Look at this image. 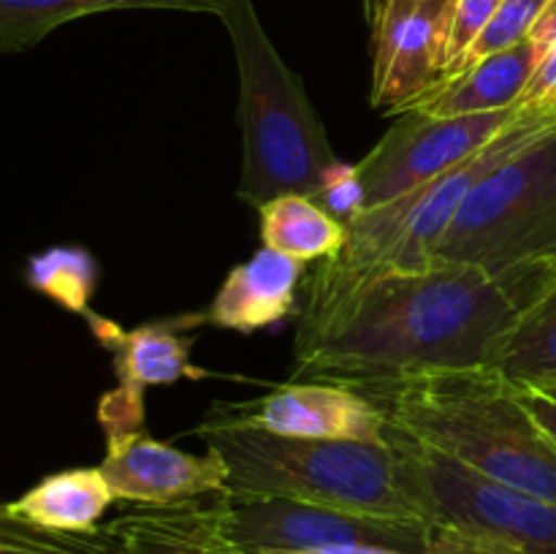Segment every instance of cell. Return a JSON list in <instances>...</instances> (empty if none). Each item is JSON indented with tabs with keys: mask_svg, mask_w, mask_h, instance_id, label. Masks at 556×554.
Masks as SVG:
<instances>
[{
	"mask_svg": "<svg viewBox=\"0 0 556 554\" xmlns=\"http://www.w3.org/2000/svg\"><path fill=\"white\" fill-rule=\"evenodd\" d=\"M427 554H510L500 543L448 525H432Z\"/></svg>",
	"mask_w": 556,
	"mask_h": 554,
	"instance_id": "cell-27",
	"label": "cell"
},
{
	"mask_svg": "<svg viewBox=\"0 0 556 554\" xmlns=\"http://www.w3.org/2000/svg\"><path fill=\"white\" fill-rule=\"evenodd\" d=\"M372 402L402 432L467 470L556 503V443L497 369L478 364L413 375Z\"/></svg>",
	"mask_w": 556,
	"mask_h": 554,
	"instance_id": "cell-2",
	"label": "cell"
},
{
	"mask_svg": "<svg viewBox=\"0 0 556 554\" xmlns=\"http://www.w3.org/2000/svg\"><path fill=\"white\" fill-rule=\"evenodd\" d=\"M302 277V261L261 244L220 282L210 307L204 310L206 324L239 335L271 329L296 313Z\"/></svg>",
	"mask_w": 556,
	"mask_h": 554,
	"instance_id": "cell-15",
	"label": "cell"
},
{
	"mask_svg": "<svg viewBox=\"0 0 556 554\" xmlns=\"http://www.w3.org/2000/svg\"><path fill=\"white\" fill-rule=\"evenodd\" d=\"M226 494L174 505H136L109 521L119 554H248L226 525Z\"/></svg>",
	"mask_w": 556,
	"mask_h": 554,
	"instance_id": "cell-14",
	"label": "cell"
},
{
	"mask_svg": "<svg viewBox=\"0 0 556 554\" xmlns=\"http://www.w3.org/2000/svg\"><path fill=\"white\" fill-rule=\"evenodd\" d=\"M226 525L248 554H302L315 549L372 543L427 554L432 525L421 519L356 514L288 498H228Z\"/></svg>",
	"mask_w": 556,
	"mask_h": 554,
	"instance_id": "cell-9",
	"label": "cell"
},
{
	"mask_svg": "<svg viewBox=\"0 0 556 554\" xmlns=\"http://www.w3.org/2000/svg\"><path fill=\"white\" fill-rule=\"evenodd\" d=\"M25 280L33 291L43 293L68 313L87 315L98 286V264L81 244H54L33 253L25 264Z\"/></svg>",
	"mask_w": 556,
	"mask_h": 554,
	"instance_id": "cell-21",
	"label": "cell"
},
{
	"mask_svg": "<svg viewBox=\"0 0 556 554\" xmlns=\"http://www.w3.org/2000/svg\"><path fill=\"white\" fill-rule=\"evenodd\" d=\"M92 337L112 353L117 389L98 400V424L103 435L144 429V394L152 386H174L185 378H210V369L193 364V348L199 326L206 313H182L172 318L150 320L136 329H123L117 320L103 315H87Z\"/></svg>",
	"mask_w": 556,
	"mask_h": 554,
	"instance_id": "cell-10",
	"label": "cell"
},
{
	"mask_svg": "<svg viewBox=\"0 0 556 554\" xmlns=\"http://www.w3.org/2000/svg\"><path fill=\"white\" fill-rule=\"evenodd\" d=\"M226 0H0V52H25L65 22L106 11H185L220 16Z\"/></svg>",
	"mask_w": 556,
	"mask_h": 554,
	"instance_id": "cell-17",
	"label": "cell"
},
{
	"mask_svg": "<svg viewBox=\"0 0 556 554\" xmlns=\"http://www.w3.org/2000/svg\"><path fill=\"white\" fill-rule=\"evenodd\" d=\"M552 125H556V117L521 106V117L467 163L345 223V248L334 259L320 261L313 272L304 288L302 313L331 307L380 275H416L432 269L434 253L467 193L494 166L525 150Z\"/></svg>",
	"mask_w": 556,
	"mask_h": 554,
	"instance_id": "cell-5",
	"label": "cell"
},
{
	"mask_svg": "<svg viewBox=\"0 0 556 554\" xmlns=\"http://www.w3.org/2000/svg\"><path fill=\"white\" fill-rule=\"evenodd\" d=\"M114 498L136 505H174L226 494L228 467L217 451L190 454L150 438L144 429L106 435V456L98 465Z\"/></svg>",
	"mask_w": 556,
	"mask_h": 554,
	"instance_id": "cell-13",
	"label": "cell"
},
{
	"mask_svg": "<svg viewBox=\"0 0 556 554\" xmlns=\"http://www.w3.org/2000/svg\"><path fill=\"white\" fill-rule=\"evenodd\" d=\"M302 554H413V552H400V549H389V546H372V543H348V546L315 549V552H302Z\"/></svg>",
	"mask_w": 556,
	"mask_h": 554,
	"instance_id": "cell-29",
	"label": "cell"
},
{
	"mask_svg": "<svg viewBox=\"0 0 556 554\" xmlns=\"http://www.w3.org/2000/svg\"><path fill=\"white\" fill-rule=\"evenodd\" d=\"M331 217L342 223H351L364 212V188L358 172L353 163L337 161L334 166L326 172L324 182H320L318 193L313 196Z\"/></svg>",
	"mask_w": 556,
	"mask_h": 554,
	"instance_id": "cell-26",
	"label": "cell"
},
{
	"mask_svg": "<svg viewBox=\"0 0 556 554\" xmlns=\"http://www.w3.org/2000/svg\"><path fill=\"white\" fill-rule=\"evenodd\" d=\"M535 63V41L527 38L516 47L489 54L478 63L465 65L456 74L445 76L413 109L434 114V117H462V114H489L514 109L519 106L521 96L530 85Z\"/></svg>",
	"mask_w": 556,
	"mask_h": 554,
	"instance_id": "cell-16",
	"label": "cell"
},
{
	"mask_svg": "<svg viewBox=\"0 0 556 554\" xmlns=\"http://www.w3.org/2000/svg\"><path fill=\"white\" fill-rule=\"evenodd\" d=\"M556 255V125L467 193L434 261L514 269Z\"/></svg>",
	"mask_w": 556,
	"mask_h": 554,
	"instance_id": "cell-6",
	"label": "cell"
},
{
	"mask_svg": "<svg viewBox=\"0 0 556 554\" xmlns=\"http://www.w3.org/2000/svg\"><path fill=\"white\" fill-rule=\"evenodd\" d=\"M538 391H543V394L552 396V400H556V386H546V389H538Z\"/></svg>",
	"mask_w": 556,
	"mask_h": 554,
	"instance_id": "cell-31",
	"label": "cell"
},
{
	"mask_svg": "<svg viewBox=\"0 0 556 554\" xmlns=\"http://www.w3.org/2000/svg\"><path fill=\"white\" fill-rule=\"evenodd\" d=\"M0 554H119V541L109 525L90 532L43 530L0 503Z\"/></svg>",
	"mask_w": 556,
	"mask_h": 554,
	"instance_id": "cell-22",
	"label": "cell"
},
{
	"mask_svg": "<svg viewBox=\"0 0 556 554\" xmlns=\"http://www.w3.org/2000/svg\"><path fill=\"white\" fill-rule=\"evenodd\" d=\"M220 22L231 38L239 76L242 174L237 199L253 210L288 193L313 199L340 158L302 76L280 58L253 0H226Z\"/></svg>",
	"mask_w": 556,
	"mask_h": 554,
	"instance_id": "cell-4",
	"label": "cell"
},
{
	"mask_svg": "<svg viewBox=\"0 0 556 554\" xmlns=\"http://www.w3.org/2000/svg\"><path fill=\"white\" fill-rule=\"evenodd\" d=\"M266 248L302 261L334 259L345 248V223L331 217L315 199L302 193L277 196L258 210Z\"/></svg>",
	"mask_w": 556,
	"mask_h": 554,
	"instance_id": "cell-20",
	"label": "cell"
},
{
	"mask_svg": "<svg viewBox=\"0 0 556 554\" xmlns=\"http://www.w3.org/2000/svg\"><path fill=\"white\" fill-rule=\"evenodd\" d=\"M497 5L500 0H456L454 16H451L448 65H445V76L454 74V71L459 68L472 43H476L478 38H481V33L486 30L489 20L494 16Z\"/></svg>",
	"mask_w": 556,
	"mask_h": 554,
	"instance_id": "cell-25",
	"label": "cell"
},
{
	"mask_svg": "<svg viewBox=\"0 0 556 554\" xmlns=\"http://www.w3.org/2000/svg\"><path fill=\"white\" fill-rule=\"evenodd\" d=\"M556 280L554 259L505 272L443 264L375 277L331 307L299 313L291 380L378 396L413 375L486 364L494 342Z\"/></svg>",
	"mask_w": 556,
	"mask_h": 554,
	"instance_id": "cell-1",
	"label": "cell"
},
{
	"mask_svg": "<svg viewBox=\"0 0 556 554\" xmlns=\"http://www.w3.org/2000/svg\"><path fill=\"white\" fill-rule=\"evenodd\" d=\"M519 117L521 103L503 112L462 117H434L418 109L402 112L383 139L356 163L364 212L378 210L467 163Z\"/></svg>",
	"mask_w": 556,
	"mask_h": 554,
	"instance_id": "cell-8",
	"label": "cell"
},
{
	"mask_svg": "<svg viewBox=\"0 0 556 554\" xmlns=\"http://www.w3.org/2000/svg\"><path fill=\"white\" fill-rule=\"evenodd\" d=\"M407 483L432 525L459 527L510 554H556V503L494 483L391 424Z\"/></svg>",
	"mask_w": 556,
	"mask_h": 554,
	"instance_id": "cell-7",
	"label": "cell"
},
{
	"mask_svg": "<svg viewBox=\"0 0 556 554\" xmlns=\"http://www.w3.org/2000/svg\"><path fill=\"white\" fill-rule=\"evenodd\" d=\"M530 38L535 41L538 63L532 79L521 96V106L556 117V0L548 3L538 25L532 27Z\"/></svg>",
	"mask_w": 556,
	"mask_h": 554,
	"instance_id": "cell-24",
	"label": "cell"
},
{
	"mask_svg": "<svg viewBox=\"0 0 556 554\" xmlns=\"http://www.w3.org/2000/svg\"><path fill=\"white\" fill-rule=\"evenodd\" d=\"M210 416L280 438L389 443L391 418L378 402L345 386L291 380L261 400L215 405Z\"/></svg>",
	"mask_w": 556,
	"mask_h": 554,
	"instance_id": "cell-12",
	"label": "cell"
},
{
	"mask_svg": "<svg viewBox=\"0 0 556 554\" xmlns=\"http://www.w3.org/2000/svg\"><path fill=\"white\" fill-rule=\"evenodd\" d=\"M548 3H552V0H500L497 11H494V16L489 20L486 30H483L481 38L472 43L470 52L465 54L459 68H465V65L470 63H478V60L489 58V54L503 52V49H510L516 47V43L527 41L532 27L538 25L543 11L548 9Z\"/></svg>",
	"mask_w": 556,
	"mask_h": 554,
	"instance_id": "cell-23",
	"label": "cell"
},
{
	"mask_svg": "<svg viewBox=\"0 0 556 554\" xmlns=\"http://www.w3.org/2000/svg\"><path fill=\"white\" fill-rule=\"evenodd\" d=\"M521 394H525V402L532 411V416L538 418V424L546 429L548 438L556 443V400H552V396H546L538 389H521Z\"/></svg>",
	"mask_w": 556,
	"mask_h": 554,
	"instance_id": "cell-28",
	"label": "cell"
},
{
	"mask_svg": "<svg viewBox=\"0 0 556 554\" xmlns=\"http://www.w3.org/2000/svg\"><path fill=\"white\" fill-rule=\"evenodd\" d=\"M362 3H364V16H367V25H369V30H372V27L378 25L380 14H383L386 0H362Z\"/></svg>",
	"mask_w": 556,
	"mask_h": 554,
	"instance_id": "cell-30",
	"label": "cell"
},
{
	"mask_svg": "<svg viewBox=\"0 0 556 554\" xmlns=\"http://www.w3.org/2000/svg\"><path fill=\"white\" fill-rule=\"evenodd\" d=\"M114 500L101 467H74L41 478L20 500L5 505L14 516L43 530L90 532L101 527V516Z\"/></svg>",
	"mask_w": 556,
	"mask_h": 554,
	"instance_id": "cell-18",
	"label": "cell"
},
{
	"mask_svg": "<svg viewBox=\"0 0 556 554\" xmlns=\"http://www.w3.org/2000/svg\"><path fill=\"white\" fill-rule=\"evenodd\" d=\"M486 367L497 369L516 389H546L556 386V280L492 348Z\"/></svg>",
	"mask_w": 556,
	"mask_h": 554,
	"instance_id": "cell-19",
	"label": "cell"
},
{
	"mask_svg": "<svg viewBox=\"0 0 556 554\" xmlns=\"http://www.w3.org/2000/svg\"><path fill=\"white\" fill-rule=\"evenodd\" d=\"M456 0H386L372 27V90L378 112L402 114L443 81Z\"/></svg>",
	"mask_w": 556,
	"mask_h": 554,
	"instance_id": "cell-11",
	"label": "cell"
},
{
	"mask_svg": "<svg viewBox=\"0 0 556 554\" xmlns=\"http://www.w3.org/2000/svg\"><path fill=\"white\" fill-rule=\"evenodd\" d=\"M195 435L226 462L228 498H288L356 514L429 521L407 483L394 440L280 438L215 416Z\"/></svg>",
	"mask_w": 556,
	"mask_h": 554,
	"instance_id": "cell-3",
	"label": "cell"
}]
</instances>
